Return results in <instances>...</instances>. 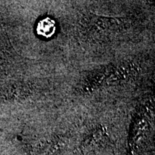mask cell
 I'll list each match as a JSON object with an SVG mask.
<instances>
[{
  "mask_svg": "<svg viewBox=\"0 0 155 155\" xmlns=\"http://www.w3.org/2000/svg\"><path fill=\"white\" fill-rule=\"evenodd\" d=\"M54 30H55V27L50 19H44L38 25L39 33L44 36H50L53 33Z\"/></svg>",
  "mask_w": 155,
  "mask_h": 155,
  "instance_id": "obj_1",
  "label": "cell"
}]
</instances>
